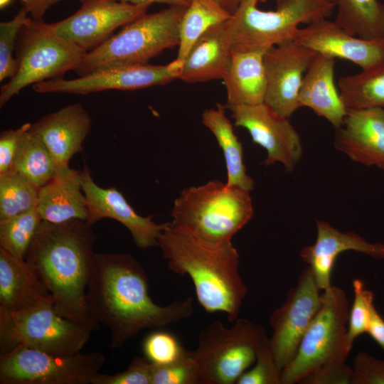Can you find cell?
Instances as JSON below:
<instances>
[{"mask_svg": "<svg viewBox=\"0 0 384 384\" xmlns=\"http://www.w3.org/2000/svg\"><path fill=\"white\" fill-rule=\"evenodd\" d=\"M146 273L127 253H95L86 290L90 314L110 332V347L119 348L146 329H158L190 317L193 299L156 304L149 294Z\"/></svg>", "mask_w": 384, "mask_h": 384, "instance_id": "6da1fadb", "label": "cell"}, {"mask_svg": "<svg viewBox=\"0 0 384 384\" xmlns=\"http://www.w3.org/2000/svg\"><path fill=\"white\" fill-rule=\"evenodd\" d=\"M96 238L86 220L61 223L43 220L24 260L51 294L59 314L97 329L98 323L86 302Z\"/></svg>", "mask_w": 384, "mask_h": 384, "instance_id": "7a4b0ae2", "label": "cell"}, {"mask_svg": "<svg viewBox=\"0 0 384 384\" xmlns=\"http://www.w3.org/2000/svg\"><path fill=\"white\" fill-rule=\"evenodd\" d=\"M159 246L171 271L190 277L207 313H224L230 322L237 319L247 289L239 272V253L231 241L211 242L169 223Z\"/></svg>", "mask_w": 384, "mask_h": 384, "instance_id": "3957f363", "label": "cell"}, {"mask_svg": "<svg viewBox=\"0 0 384 384\" xmlns=\"http://www.w3.org/2000/svg\"><path fill=\"white\" fill-rule=\"evenodd\" d=\"M305 332L294 358L282 370L281 384H348L346 363L353 345L348 339L349 302L344 290L331 286Z\"/></svg>", "mask_w": 384, "mask_h": 384, "instance_id": "277c9868", "label": "cell"}, {"mask_svg": "<svg viewBox=\"0 0 384 384\" xmlns=\"http://www.w3.org/2000/svg\"><path fill=\"white\" fill-rule=\"evenodd\" d=\"M253 214L250 191L213 180L181 192L170 225L211 242H230Z\"/></svg>", "mask_w": 384, "mask_h": 384, "instance_id": "5b68a950", "label": "cell"}, {"mask_svg": "<svg viewBox=\"0 0 384 384\" xmlns=\"http://www.w3.org/2000/svg\"><path fill=\"white\" fill-rule=\"evenodd\" d=\"M258 0H241L226 21L232 51L264 50L292 41L301 24L327 18L331 0H277L274 10L263 11Z\"/></svg>", "mask_w": 384, "mask_h": 384, "instance_id": "8992f818", "label": "cell"}, {"mask_svg": "<svg viewBox=\"0 0 384 384\" xmlns=\"http://www.w3.org/2000/svg\"><path fill=\"white\" fill-rule=\"evenodd\" d=\"M186 7L170 6L139 16L101 46L87 52L76 72L80 76L112 65L146 64L164 50L178 46V25Z\"/></svg>", "mask_w": 384, "mask_h": 384, "instance_id": "52a82bcc", "label": "cell"}, {"mask_svg": "<svg viewBox=\"0 0 384 384\" xmlns=\"http://www.w3.org/2000/svg\"><path fill=\"white\" fill-rule=\"evenodd\" d=\"M96 328L68 319L53 307V299L19 311L0 310V354L18 346L51 354L80 352Z\"/></svg>", "mask_w": 384, "mask_h": 384, "instance_id": "ba28073f", "label": "cell"}, {"mask_svg": "<svg viewBox=\"0 0 384 384\" xmlns=\"http://www.w3.org/2000/svg\"><path fill=\"white\" fill-rule=\"evenodd\" d=\"M17 42V70L1 87V107L28 85L62 79L68 71H77L87 53L55 34L43 20L31 16Z\"/></svg>", "mask_w": 384, "mask_h": 384, "instance_id": "9c48e42d", "label": "cell"}, {"mask_svg": "<svg viewBox=\"0 0 384 384\" xmlns=\"http://www.w3.org/2000/svg\"><path fill=\"white\" fill-rule=\"evenodd\" d=\"M263 327L249 319H238L231 327L220 321L209 324L198 335L193 351L201 384H233L255 363Z\"/></svg>", "mask_w": 384, "mask_h": 384, "instance_id": "30bf717a", "label": "cell"}, {"mask_svg": "<svg viewBox=\"0 0 384 384\" xmlns=\"http://www.w3.org/2000/svg\"><path fill=\"white\" fill-rule=\"evenodd\" d=\"M105 361L100 351L63 356L18 346L0 354V384H92Z\"/></svg>", "mask_w": 384, "mask_h": 384, "instance_id": "8fae6325", "label": "cell"}, {"mask_svg": "<svg viewBox=\"0 0 384 384\" xmlns=\"http://www.w3.org/2000/svg\"><path fill=\"white\" fill-rule=\"evenodd\" d=\"M309 266L300 273L297 284L287 292L283 304L270 316V339L278 368L282 370L294 358L300 342L319 311L322 298Z\"/></svg>", "mask_w": 384, "mask_h": 384, "instance_id": "7c38bea8", "label": "cell"}, {"mask_svg": "<svg viewBox=\"0 0 384 384\" xmlns=\"http://www.w3.org/2000/svg\"><path fill=\"white\" fill-rule=\"evenodd\" d=\"M183 61L177 59L164 65H116L95 70L73 80L63 78L38 82L32 87L38 93L87 95L107 90H133L162 85L178 79Z\"/></svg>", "mask_w": 384, "mask_h": 384, "instance_id": "4fadbf2b", "label": "cell"}, {"mask_svg": "<svg viewBox=\"0 0 384 384\" xmlns=\"http://www.w3.org/2000/svg\"><path fill=\"white\" fill-rule=\"evenodd\" d=\"M81 1L75 14L48 26L58 36L85 52L101 46L117 28L145 14L150 6L109 0Z\"/></svg>", "mask_w": 384, "mask_h": 384, "instance_id": "5bb4252c", "label": "cell"}, {"mask_svg": "<svg viewBox=\"0 0 384 384\" xmlns=\"http://www.w3.org/2000/svg\"><path fill=\"white\" fill-rule=\"evenodd\" d=\"M232 112L236 127L245 128L253 142L263 147L267 166L282 164L287 171L299 163L303 148L299 134L289 121L265 102L252 105L226 106Z\"/></svg>", "mask_w": 384, "mask_h": 384, "instance_id": "9a60e30c", "label": "cell"}, {"mask_svg": "<svg viewBox=\"0 0 384 384\" xmlns=\"http://www.w3.org/2000/svg\"><path fill=\"white\" fill-rule=\"evenodd\" d=\"M316 53L295 41L269 48L264 55L267 86L265 103L289 118L300 107L298 95L304 75Z\"/></svg>", "mask_w": 384, "mask_h": 384, "instance_id": "2e32d148", "label": "cell"}, {"mask_svg": "<svg viewBox=\"0 0 384 384\" xmlns=\"http://www.w3.org/2000/svg\"><path fill=\"white\" fill-rule=\"evenodd\" d=\"M81 182L88 210L86 222L90 225L103 218H111L129 231L138 247L144 250L159 246V240L169 223L158 224L152 220L154 215H139L116 187L99 186L86 165L81 171Z\"/></svg>", "mask_w": 384, "mask_h": 384, "instance_id": "e0dca14e", "label": "cell"}, {"mask_svg": "<svg viewBox=\"0 0 384 384\" xmlns=\"http://www.w3.org/2000/svg\"><path fill=\"white\" fill-rule=\"evenodd\" d=\"M294 41L317 53L351 61L363 70L384 65V37L353 36L327 18L300 28Z\"/></svg>", "mask_w": 384, "mask_h": 384, "instance_id": "ac0fdd59", "label": "cell"}, {"mask_svg": "<svg viewBox=\"0 0 384 384\" xmlns=\"http://www.w3.org/2000/svg\"><path fill=\"white\" fill-rule=\"evenodd\" d=\"M334 144L352 161L384 170V109L347 110Z\"/></svg>", "mask_w": 384, "mask_h": 384, "instance_id": "d6986e66", "label": "cell"}, {"mask_svg": "<svg viewBox=\"0 0 384 384\" xmlns=\"http://www.w3.org/2000/svg\"><path fill=\"white\" fill-rule=\"evenodd\" d=\"M316 240L304 247L300 257L311 267L319 288L325 292L331 287V275L337 257L353 250L375 259H384V243H373L353 232H341L328 222L316 220Z\"/></svg>", "mask_w": 384, "mask_h": 384, "instance_id": "ffe728a7", "label": "cell"}, {"mask_svg": "<svg viewBox=\"0 0 384 384\" xmlns=\"http://www.w3.org/2000/svg\"><path fill=\"white\" fill-rule=\"evenodd\" d=\"M90 129V114L80 103L44 115L31 127L49 149L58 168L69 166L73 156L82 151Z\"/></svg>", "mask_w": 384, "mask_h": 384, "instance_id": "44dd1931", "label": "cell"}, {"mask_svg": "<svg viewBox=\"0 0 384 384\" xmlns=\"http://www.w3.org/2000/svg\"><path fill=\"white\" fill-rule=\"evenodd\" d=\"M334 67V58L316 53L304 75L298 100L300 107L310 108L336 128L347 110L335 85Z\"/></svg>", "mask_w": 384, "mask_h": 384, "instance_id": "7402d4cb", "label": "cell"}, {"mask_svg": "<svg viewBox=\"0 0 384 384\" xmlns=\"http://www.w3.org/2000/svg\"><path fill=\"white\" fill-rule=\"evenodd\" d=\"M37 209L42 220L51 223L87 220L88 210L81 171L69 166L58 168L53 178L40 188Z\"/></svg>", "mask_w": 384, "mask_h": 384, "instance_id": "603a6c76", "label": "cell"}, {"mask_svg": "<svg viewBox=\"0 0 384 384\" xmlns=\"http://www.w3.org/2000/svg\"><path fill=\"white\" fill-rule=\"evenodd\" d=\"M231 57L225 21L210 28L195 42L183 60L178 79L188 83L223 79Z\"/></svg>", "mask_w": 384, "mask_h": 384, "instance_id": "cb8c5ba5", "label": "cell"}, {"mask_svg": "<svg viewBox=\"0 0 384 384\" xmlns=\"http://www.w3.org/2000/svg\"><path fill=\"white\" fill-rule=\"evenodd\" d=\"M52 298L25 260L0 248V310L19 311Z\"/></svg>", "mask_w": 384, "mask_h": 384, "instance_id": "d4e9b609", "label": "cell"}, {"mask_svg": "<svg viewBox=\"0 0 384 384\" xmlns=\"http://www.w3.org/2000/svg\"><path fill=\"white\" fill-rule=\"evenodd\" d=\"M264 50L232 51L229 69L223 78L227 105H252L265 102L267 76Z\"/></svg>", "mask_w": 384, "mask_h": 384, "instance_id": "484cf974", "label": "cell"}, {"mask_svg": "<svg viewBox=\"0 0 384 384\" xmlns=\"http://www.w3.org/2000/svg\"><path fill=\"white\" fill-rule=\"evenodd\" d=\"M225 108L226 105L218 104L216 108L205 110L202 113V122L215 136L223 150L227 169V185L250 191L255 182L246 173L242 146L225 115Z\"/></svg>", "mask_w": 384, "mask_h": 384, "instance_id": "4316f807", "label": "cell"}, {"mask_svg": "<svg viewBox=\"0 0 384 384\" xmlns=\"http://www.w3.org/2000/svg\"><path fill=\"white\" fill-rule=\"evenodd\" d=\"M337 9L335 23L363 38L384 37V3L378 0H331Z\"/></svg>", "mask_w": 384, "mask_h": 384, "instance_id": "83f0119b", "label": "cell"}, {"mask_svg": "<svg viewBox=\"0 0 384 384\" xmlns=\"http://www.w3.org/2000/svg\"><path fill=\"white\" fill-rule=\"evenodd\" d=\"M232 14L214 0H191L178 25L176 59L183 61L195 42L210 28L227 21Z\"/></svg>", "mask_w": 384, "mask_h": 384, "instance_id": "f1b7e54d", "label": "cell"}, {"mask_svg": "<svg viewBox=\"0 0 384 384\" xmlns=\"http://www.w3.org/2000/svg\"><path fill=\"white\" fill-rule=\"evenodd\" d=\"M337 85L346 110L384 109V65L341 77Z\"/></svg>", "mask_w": 384, "mask_h": 384, "instance_id": "f546056e", "label": "cell"}, {"mask_svg": "<svg viewBox=\"0 0 384 384\" xmlns=\"http://www.w3.org/2000/svg\"><path fill=\"white\" fill-rule=\"evenodd\" d=\"M57 169L49 149L30 129L11 171L20 174L41 188L53 178Z\"/></svg>", "mask_w": 384, "mask_h": 384, "instance_id": "4dcf8cb0", "label": "cell"}, {"mask_svg": "<svg viewBox=\"0 0 384 384\" xmlns=\"http://www.w3.org/2000/svg\"><path fill=\"white\" fill-rule=\"evenodd\" d=\"M39 190L18 173L0 174V220L37 208Z\"/></svg>", "mask_w": 384, "mask_h": 384, "instance_id": "1f68e13d", "label": "cell"}, {"mask_svg": "<svg viewBox=\"0 0 384 384\" xmlns=\"http://www.w3.org/2000/svg\"><path fill=\"white\" fill-rule=\"evenodd\" d=\"M43 220L34 208L0 220V248L12 256L24 260Z\"/></svg>", "mask_w": 384, "mask_h": 384, "instance_id": "d6a6232c", "label": "cell"}, {"mask_svg": "<svg viewBox=\"0 0 384 384\" xmlns=\"http://www.w3.org/2000/svg\"><path fill=\"white\" fill-rule=\"evenodd\" d=\"M151 364V384L201 383L200 371L193 351L186 349L178 360L168 364Z\"/></svg>", "mask_w": 384, "mask_h": 384, "instance_id": "836d02e7", "label": "cell"}, {"mask_svg": "<svg viewBox=\"0 0 384 384\" xmlns=\"http://www.w3.org/2000/svg\"><path fill=\"white\" fill-rule=\"evenodd\" d=\"M29 13L23 6L9 21L0 23V81L12 78L17 70L13 57L14 47L22 26L28 21Z\"/></svg>", "mask_w": 384, "mask_h": 384, "instance_id": "e575fe53", "label": "cell"}, {"mask_svg": "<svg viewBox=\"0 0 384 384\" xmlns=\"http://www.w3.org/2000/svg\"><path fill=\"white\" fill-rule=\"evenodd\" d=\"M281 372L270 339L265 334L260 343L255 366L244 372L236 384H281Z\"/></svg>", "mask_w": 384, "mask_h": 384, "instance_id": "d590c367", "label": "cell"}, {"mask_svg": "<svg viewBox=\"0 0 384 384\" xmlns=\"http://www.w3.org/2000/svg\"><path fill=\"white\" fill-rule=\"evenodd\" d=\"M142 349L145 358L156 365L172 363L178 360L186 351L174 334L159 329L145 337Z\"/></svg>", "mask_w": 384, "mask_h": 384, "instance_id": "8d00e7d4", "label": "cell"}, {"mask_svg": "<svg viewBox=\"0 0 384 384\" xmlns=\"http://www.w3.org/2000/svg\"><path fill=\"white\" fill-rule=\"evenodd\" d=\"M354 299L348 321L347 336L349 343L353 345L354 340L367 332L370 310L374 305L373 292L365 288L363 282L358 279L353 282Z\"/></svg>", "mask_w": 384, "mask_h": 384, "instance_id": "74e56055", "label": "cell"}, {"mask_svg": "<svg viewBox=\"0 0 384 384\" xmlns=\"http://www.w3.org/2000/svg\"><path fill=\"white\" fill-rule=\"evenodd\" d=\"M152 364L146 358H133L123 372L113 375L97 373L92 384H151Z\"/></svg>", "mask_w": 384, "mask_h": 384, "instance_id": "f35d334b", "label": "cell"}, {"mask_svg": "<svg viewBox=\"0 0 384 384\" xmlns=\"http://www.w3.org/2000/svg\"><path fill=\"white\" fill-rule=\"evenodd\" d=\"M32 124L25 123L0 134V174L10 172L29 133Z\"/></svg>", "mask_w": 384, "mask_h": 384, "instance_id": "ab89813d", "label": "cell"}, {"mask_svg": "<svg viewBox=\"0 0 384 384\" xmlns=\"http://www.w3.org/2000/svg\"><path fill=\"white\" fill-rule=\"evenodd\" d=\"M351 384H384V361L366 352L354 358Z\"/></svg>", "mask_w": 384, "mask_h": 384, "instance_id": "60d3db41", "label": "cell"}, {"mask_svg": "<svg viewBox=\"0 0 384 384\" xmlns=\"http://www.w3.org/2000/svg\"><path fill=\"white\" fill-rule=\"evenodd\" d=\"M367 333L384 350V319L378 312L375 305L370 310V317Z\"/></svg>", "mask_w": 384, "mask_h": 384, "instance_id": "b9f144b4", "label": "cell"}, {"mask_svg": "<svg viewBox=\"0 0 384 384\" xmlns=\"http://www.w3.org/2000/svg\"><path fill=\"white\" fill-rule=\"evenodd\" d=\"M21 6L24 7L36 21H43L46 11L52 6L61 0H19Z\"/></svg>", "mask_w": 384, "mask_h": 384, "instance_id": "7bdbcfd3", "label": "cell"}, {"mask_svg": "<svg viewBox=\"0 0 384 384\" xmlns=\"http://www.w3.org/2000/svg\"><path fill=\"white\" fill-rule=\"evenodd\" d=\"M117 1L125 3H129L136 5L149 4L151 5L154 3L166 4L170 6H188L191 2V0H109Z\"/></svg>", "mask_w": 384, "mask_h": 384, "instance_id": "ee69618b", "label": "cell"}, {"mask_svg": "<svg viewBox=\"0 0 384 384\" xmlns=\"http://www.w3.org/2000/svg\"><path fill=\"white\" fill-rule=\"evenodd\" d=\"M226 11L233 14L238 7L241 0H214Z\"/></svg>", "mask_w": 384, "mask_h": 384, "instance_id": "f6af8a7d", "label": "cell"}, {"mask_svg": "<svg viewBox=\"0 0 384 384\" xmlns=\"http://www.w3.org/2000/svg\"><path fill=\"white\" fill-rule=\"evenodd\" d=\"M12 0H0V6L1 9H3L7 6Z\"/></svg>", "mask_w": 384, "mask_h": 384, "instance_id": "bcb514c9", "label": "cell"}]
</instances>
